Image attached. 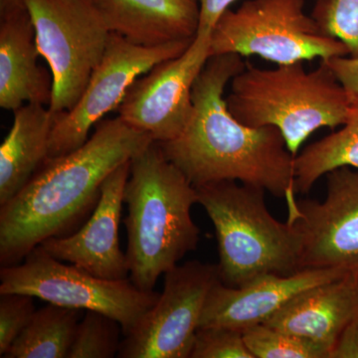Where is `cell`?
Wrapping results in <instances>:
<instances>
[{
  "label": "cell",
  "mask_w": 358,
  "mask_h": 358,
  "mask_svg": "<svg viewBox=\"0 0 358 358\" xmlns=\"http://www.w3.org/2000/svg\"><path fill=\"white\" fill-rule=\"evenodd\" d=\"M326 61V60H324ZM334 75L348 92L352 105L358 103V58L350 56L334 57L327 60Z\"/></svg>",
  "instance_id": "484cf974"
},
{
  "label": "cell",
  "mask_w": 358,
  "mask_h": 358,
  "mask_svg": "<svg viewBox=\"0 0 358 358\" xmlns=\"http://www.w3.org/2000/svg\"><path fill=\"white\" fill-rule=\"evenodd\" d=\"M221 281L218 265L189 261L164 274L154 307L122 339L120 358H189L209 292Z\"/></svg>",
  "instance_id": "30bf717a"
},
{
  "label": "cell",
  "mask_w": 358,
  "mask_h": 358,
  "mask_svg": "<svg viewBox=\"0 0 358 358\" xmlns=\"http://www.w3.org/2000/svg\"><path fill=\"white\" fill-rule=\"evenodd\" d=\"M192 40L147 46L110 33L107 48L84 93L68 112L57 114L49 140L48 159L74 152L89 140L93 127L117 110L129 87L160 62L178 57Z\"/></svg>",
  "instance_id": "9c48e42d"
},
{
  "label": "cell",
  "mask_w": 358,
  "mask_h": 358,
  "mask_svg": "<svg viewBox=\"0 0 358 358\" xmlns=\"http://www.w3.org/2000/svg\"><path fill=\"white\" fill-rule=\"evenodd\" d=\"M40 53L29 13L0 20V107L51 102L52 75L38 65Z\"/></svg>",
  "instance_id": "e0dca14e"
},
{
  "label": "cell",
  "mask_w": 358,
  "mask_h": 358,
  "mask_svg": "<svg viewBox=\"0 0 358 358\" xmlns=\"http://www.w3.org/2000/svg\"><path fill=\"white\" fill-rule=\"evenodd\" d=\"M124 201L129 280L141 291H155L160 275L197 248L196 188L154 141L131 160Z\"/></svg>",
  "instance_id": "3957f363"
},
{
  "label": "cell",
  "mask_w": 358,
  "mask_h": 358,
  "mask_svg": "<svg viewBox=\"0 0 358 358\" xmlns=\"http://www.w3.org/2000/svg\"><path fill=\"white\" fill-rule=\"evenodd\" d=\"M34 296L0 294V357H3L36 312Z\"/></svg>",
  "instance_id": "d4e9b609"
},
{
  "label": "cell",
  "mask_w": 358,
  "mask_h": 358,
  "mask_svg": "<svg viewBox=\"0 0 358 358\" xmlns=\"http://www.w3.org/2000/svg\"><path fill=\"white\" fill-rule=\"evenodd\" d=\"M57 114L42 103L14 112L13 124L0 147V205L13 199L48 159Z\"/></svg>",
  "instance_id": "ac0fdd59"
},
{
  "label": "cell",
  "mask_w": 358,
  "mask_h": 358,
  "mask_svg": "<svg viewBox=\"0 0 358 358\" xmlns=\"http://www.w3.org/2000/svg\"><path fill=\"white\" fill-rule=\"evenodd\" d=\"M110 31L134 43L192 40L199 30V0H95Z\"/></svg>",
  "instance_id": "2e32d148"
},
{
  "label": "cell",
  "mask_w": 358,
  "mask_h": 358,
  "mask_svg": "<svg viewBox=\"0 0 358 358\" xmlns=\"http://www.w3.org/2000/svg\"><path fill=\"white\" fill-rule=\"evenodd\" d=\"M37 48L50 68L49 109L68 112L76 105L102 60L110 36L95 0H27Z\"/></svg>",
  "instance_id": "52a82bcc"
},
{
  "label": "cell",
  "mask_w": 358,
  "mask_h": 358,
  "mask_svg": "<svg viewBox=\"0 0 358 358\" xmlns=\"http://www.w3.org/2000/svg\"><path fill=\"white\" fill-rule=\"evenodd\" d=\"M211 32H199L188 48L138 78L117 108L129 126L166 143L185 131L193 110V87L210 58Z\"/></svg>",
  "instance_id": "8fae6325"
},
{
  "label": "cell",
  "mask_w": 358,
  "mask_h": 358,
  "mask_svg": "<svg viewBox=\"0 0 358 358\" xmlns=\"http://www.w3.org/2000/svg\"><path fill=\"white\" fill-rule=\"evenodd\" d=\"M246 68L237 54L211 56L193 87L192 117L180 136L157 143L194 187L239 181L268 190L287 204L294 197V159L274 127L247 126L226 103V87Z\"/></svg>",
  "instance_id": "6da1fadb"
},
{
  "label": "cell",
  "mask_w": 358,
  "mask_h": 358,
  "mask_svg": "<svg viewBox=\"0 0 358 358\" xmlns=\"http://www.w3.org/2000/svg\"><path fill=\"white\" fill-rule=\"evenodd\" d=\"M196 188L218 242L221 282L238 288L262 275L301 271L303 239L296 224L280 222L265 203V189L223 180Z\"/></svg>",
  "instance_id": "5b68a950"
},
{
  "label": "cell",
  "mask_w": 358,
  "mask_h": 358,
  "mask_svg": "<svg viewBox=\"0 0 358 358\" xmlns=\"http://www.w3.org/2000/svg\"><path fill=\"white\" fill-rule=\"evenodd\" d=\"M243 336L254 358H329L324 346L264 324L246 329Z\"/></svg>",
  "instance_id": "44dd1931"
},
{
  "label": "cell",
  "mask_w": 358,
  "mask_h": 358,
  "mask_svg": "<svg viewBox=\"0 0 358 358\" xmlns=\"http://www.w3.org/2000/svg\"><path fill=\"white\" fill-rule=\"evenodd\" d=\"M29 294L49 303L95 310L121 324L128 334L150 310L160 294L143 292L129 279H102L77 266L65 265L41 246L35 247L17 265L0 268V294Z\"/></svg>",
  "instance_id": "ba28073f"
},
{
  "label": "cell",
  "mask_w": 358,
  "mask_h": 358,
  "mask_svg": "<svg viewBox=\"0 0 358 358\" xmlns=\"http://www.w3.org/2000/svg\"><path fill=\"white\" fill-rule=\"evenodd\" d=\"M121 324L95 310H86L78 324L68 358H113L121 348Z\"/></svg>",
  "instance_id": "7402d4cb"
},
{
  "label": "cell",
  "mask_w": 358,
  "mask_h": 358,
  "mask_svg": "<svg viewBox=\"0 0 358 358\" xmlns=\"http://www.w3.org/2000/svg\"><path fill=\"white\" fill-rule=\"evenodd\" d=\"M310 15L348 47V56L358 58V0H317Z\"/></svg>",
  "instance_id": "603a6c76"
},
{
  "label": "cell",
  "mask_w": 358,
  "mask_h": 358,
  "mask_svg": "<svg viewBox=\"0 0 358 358\" xmlns=\"http://www.w3.org/2000/svg\"><path fill=\"white\" fill-rule=\"evenodd\" d=\"M189 358H254L243 333L228 327L199 329Z\"/></svg>",
  "instance_id": "cb8c5ba5"
},
{
  "label": "cell",
  "mask_w": 358,
  "mask_h": 358,
  "mask_svg": "<svg viewBox=\"0 0 358 358\" xmlns=\"http://www.w3.org/2000/svg\"><path fill=\"white\" fill-rule=\"evenodd\" d=\"M28 13L27 0H0V20Z\"/></svg>",
  "instance_id": "f1b7e54d"
},
{
  "label": "cell",
  "mask_w": 358,
  "mask_h": 358,
  "mask_svg": "<svg viewBox=\"0 0 358 358\" xmlns=\"http://www.w3.org/2000/svg\"><path fill=\"white\" fill-rule=\"evenodd\" d=\"M129 169L131 162L106 178L95 209L77 232L49 238L40 246L57 260L73 264L96 277L113 281L129 279L128 259L120 248L119 240Z\"/></svg>",
  "instance_id": "4fadbf2b"
},
{
  "label": "cell",
  "mask_w": 358,
  "mask_h": 358,
  "mask_svg": "<svg viewBox=\"0 0 358 358\" xmlns=\"http://www.w3.org/2000/svg\"><path fill=\"white\" fill-rule=\"evenodd\" d=\"M117 115L102 120L81 148L47 159L13 199L0 205V265H17L45 240L65 236L95 209L117 167L154 143Z\"/></svg>",
  "instance_id": "7a4b0ae2"
},
{
  "label": "cell",
  "mask_w": 358,
  "mask_h": 358,
  "mask_svg": "<svg viewBox=\"0 0 358 358\" xmlns=\"http://www.w3.org/2000/svg\"><path fill=\"white\" fill-rule=\"evenodd\" d=\"M226 103L244 124L274 127L281 131L294 157L310 134L345 124L352 101L326 61L306 70L303 62L275 69L246 66L230 82Z\"/></svg>",
  "instance_id": "277c9868"
},
{
  "label": "cell",
  "mask_w": 358,
  "mask_h": 358,
  "mask_svg": "<svg viewBox=\"0 0 358 358\" xmlns=\"http://www.w3.org/2000/svg\"><path fill=\"white\" fill-rule=\"evenodd\" d=\"M341 268H303L292 275H266L238 288L219 281L209 292L199 329L228 327L243 331L265 324L301 292L348 274Z\"/></svg>",
  "instance_id": "5bb4252c"
},
{
  "label": "cell",
  "mask_w": 358,
  "mask_h": 358,
  "mask_svg": "<svg viewBox=\"0 0 358 358\" xmlns=\"http://www.w3.org/2000/svg\"><path fill=\"white\" fill-rule=\"evenodd\" d=\"M358 315V273L301 292L265 322L329 350Z\"/></svg>",
  "instance_id": "9a60e30c"
},
{
  "label": "cell",
  "mask_w": 358,
  "mask_h": 358,
  "mask_svg": "<svg viewBox=\"0 0 358 358\" xmlns=\"http://www.w3.org/2000/svg\"><path fill=\"white\" fill-rule=\"evenodd\" d=\"M329 358H358V315L343 329Z\"/></svg>",
  "instance_id": "4316f807"
},
{
  "label": "cell",
  "mask_w": 358,
  "mask_h": 358,
  "mask_svg": "<svg viewBox=\"0 0 358 358\" xmlns=\"http://www.w3.org/2000/svg\"><path fill=\"white\" fill-rule=\"evenodd\" d=\"M358 171V103L352 105L345 124L299 152L294 159V188L308 193L322 176L338 167Z\"/></svg>",
  "instance_id": "ffe728a7"
},
{
  "label": "cell",
  "mask_w": 358,
  "mask_h": 358,
  "mask_svg": "<svg viewBox=\"0 0 358 358\" xmlns=\"http://www.w3.org/2000/svg\"><path fill=\"white\" fill-rule=\"evenodd\" d=\"M81 310L50 305L33 315L4 358H68Z\"/></svg>",
  "instance_id": "d6986e66"
},
{
  "label": "cell",
  "mask_w": 358,
  "mask_h": 358,
  "mask_svg": "<svg viewBox=\"0 0 358 358\" xmlns=\"http://www.w3.org/2000/svg\"><path fill=\"white\" fill-rule=\"evenodd\" d=\"M236 0H199L200 17L199 32H211L233 2Z\"/></svg>",
  "instance_id": "83f0119b"
},
{
  "label": "cell",
  "mask_w": 358,
  "mask_h": 358,
  "mask_svg": "<svg viewBox=\"0 0 358 358\" xmlns=\"http://www.w3.org/2000/svg\"><path fill=\"white\" fill-rule=\"evenodd\" d=\"M327 178L324 201L296 200L288 206V221L303 239L301 268L358 273V171L338 167Z\"/></svg>",
  "instance_id": "7c38bea8"
},
{
  "label": "cell",
  "mask_w": 358,
  "mask_h": 358,
  "mask_svg": "<svg viewBox=\"0 0 358 358\" xmlns=\"http://www.w3.org/2000/svg\"><path fill=\"white\" fill-rule=\"evenodd\" d=\"M223 54L280 65L350 53L305 13V0H247L237 10L228 9L212 29L210 57Z\"/></svg>",
  "instance_id": "8992f818"
}]
</instances>
